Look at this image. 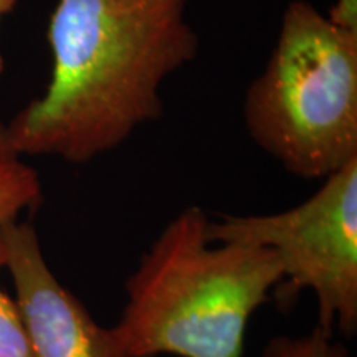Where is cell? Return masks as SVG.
I'll return each instance as SVG.
<instances>
[{
    "mask_svg": "<svg viewBox=\"0 0 357 357\" xmlns=\"http://www.w3.org/2000/svg\"><path fill=\"white\" fill-rule=\"evenodd\" d=\"M6 268V247L0 231V270ZM0 357H35L15 300L0 288Z\"/></svg>",
    "mask_w": 357,
    "mask_h": 357,
    "instance_id": "52a82bcc",
    "label": "cell"
},
{
    "mask_svg": "<svg viewBox=\"0 0 357 357\" xmlns=\"http://www.w3.org/2000/svg\"><path fill=\"white\" fill-rule=\"evenodd\" d=\"M323 181L288 211L211 220L208 236L271 250L288 280L287 293H314L316 326L329 336L351 337L357 333V159Z\"/></svg>",
    "mask_w": 357,
    "mask_h": 357,
    "instance_id": "277c9868",
    "label": "cell"
},
{
    "mask_svg": "<svg viewBox=\"0 0 357 357\" xmlns=\"http://www.w3.org/2000/svg\"><path fill=\"white\" fill-rule=\"evenodd\" d=\"M17 2H19V0H0V19H2L3 15H7V13H10L13 8H15Z\"/></svg>",
    "mask_w": 357,
    "mask_h": 357,
    "instance_id": "30bf717a",
    "label": "cell"
},
{
    "mask_svg": "<svg viewBox=\"0 0 357 357\" xmlns=\"http://www.w3.org/2000/svg\"><path fill=\"white\" fill-rule=\"evenodd\" d=\"M42 199L38 172L13 147L7 121L0 116V225L20 218L22 212L35 211Z\"/></svg>",
    "mask_w": 357,
    "mask_h": 357,
    "instance_id": "8992f818",
    "label": "cell"
},
{
    "mask_svg": "<svg viewBox=\"0 0 357 357\" xmlns=\"http://www.w3.org/2000/svg\"><path fill=\"white\" fill-rule=\"evenodd\" d=\"M261 357H347V351L316 326L301 337H273L265 346Z\"/></svg>",
    "mask_w": 357,
    "mask_h": 357,
    "instance_id": "ba28073f",
    "label": "cell"
},
{
    "mask_svg": "<svg viewBox=\"0 0 357 357\" xmlns=\"http://www.w3.org/2000/svg\"><path fill=\"white\" fill-rule=\"evenodd\" d=\"M328 17L334 24L357 32V0H334Z\"/></svg>",
    "mask_w": 357,
    "mask_h": 357,
    "instance_id": "9c48e42d",
    "label": "cell"
},
{
    "mask_svg": "<svg viewBox=\"0 0 357 357\" xmlns=\"http://www.w3.org/2000/svg\"><path fill=\"white\" fill-rule=\"evenodd\" d=\"M3 71V58H2V53H0V75H2Z\"/></svg>",
    "mask_w": 357,
    "mask_h": 357,
    "instance_id": "8fae6325",
    "label": "cell"
},
{
    "mask_svg": "<svg viewBox=\"0 0 357 357\" xmlns=\"http://www.w3.org/2000/svg\"><path fill=\"white\" fill-rule=\"evenodd\" d=\"M255 144L301 178L357 159V32L307 0H291L265 68L243 100Z\"/></svg>",
    "mask_w": 357,
    "mask_h": 357,
    "instance_id": "3957f363",
    "label": "cell"
},
{
    "mask_svg": "<svg viewBox=\"0 0 357 357\" xmlns=\"http://www.w3.org/2000/svg\"><path fill=\"white\" fill-rule=\"evenodd\" d=\"M187 0H56L47 88L10 121L22 155L88 164L160 118V89L190 63L199 35Z\"/></svg>",
    "mask_w": 357,
    "mask_h": 357,
    "instance_id": "6da1fadb",
    "label": "cell"
},
{
    "mask_svg": "<svg viewBox=\"0 0 357 357\" xmlns=\"http://www.w3.org/2000/svg\"><path fill=\"white\" fill-rule=\"evenodd\" d=\"M6 268L35 357H124L111 328L100 326L58 281L29 220L0 225Z\"/></svg>",
    "mask_w": 357,
    "mask_h": 357,
    "instance_id": "5b68a950",
    "label": "cell"
},
{
    "mask_svg": "<svg viewBox=\"0 0 357 357\" xmlns=\"http://www.w3.org/2000/svg\"><path fill=\"white\" fill-rule=\"evenodd\" d=\"M208 222L197 205L185 207L128 276L111 328L124 357H242L248 321L283 270L268 248L212 242Z\"/></svg>",
    "mask_w": 357,
    "mask_h": 357,
    "instance_id": "7a4b0ae2",
    "label": "cell"
}]
</instances>
